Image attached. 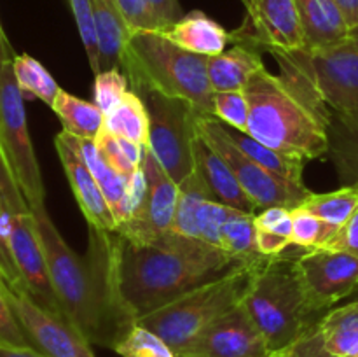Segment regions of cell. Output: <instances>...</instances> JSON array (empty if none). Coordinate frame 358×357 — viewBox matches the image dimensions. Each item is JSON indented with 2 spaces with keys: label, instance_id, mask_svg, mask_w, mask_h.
<instances>
[{
  "label": "cell",
  "instance_id": "14",
  "mask_svg": "<svg viewBox=\"0 0 358 357\" xmlns=\"http://www.w3.org/2000/svg\"><path fill=\"white\" fill-rule=\"evenodd\" d=\"M3 238L21 276L23 290H27L28 296L42 308L62 315L49 276L44 245L31 210L23 214H9L3 226Z\"/></svg>",
  "mask_w": 358,
  "mask_h": 357
},
{
  "label": "cell",
  "instance_id": "31",
  "mask_svg": "<svg viewBox=\"0 0 358 357\" xmlns=\"http://www.w3.org/2000/svg\"><path fill=\"white\" fill-rule=\"evenodd\" d=\"M206 200H213L212 192L194 170L182 184H178L177 209L171 231L182 237L198 238V212Z\"/></svg>",
  "mask_w": 358,
  "mask_h": 357
},
{
  "label": "cell",
  "instance_id": "39",
  "mask_svg": "<svg viewBox=\"0 0 358 357\" xmlns=\"http://www.w3.org/2000/svg\"><path fill=\"white\" fill-rule=\"evenodd\" d=\"M231 206L215 200H206L198 212V238L210 245L220 247V231L231 214Z\"/></svg>",
  "mask_w": 358,
  "mask_h": 357
},
{
  "label": "cell",
  "instance_id": "53",
  "mask_svg": "<svg viewBox=\"0 0 358 357\" xmlns=\"http://www.w3.org/2000/svg\"><path fill=\"white\" fill-rule=\"evenodd\" d=\"M350 300H358V289L355 290V293L352 294V298H350Z\"/></svg>",
  "mask_w": 358,
  "mask_h": 357
},
{
  "label": "cell",
  "instance_id": "24",
  "mask_svg": "<svg viewBox=\"0 0 358 357\" xmlns=\"http://www.w3.org/2000/svg\"><path fill=\"white\" fill-rule=\"evenodd\" d=\"M318 329L329 352L336 357H358V300L325 312Z\"/></svg>",
  "mask_w": 358,
  "mask_h": 357
},
{
  "label": "cell",
  "instance_id": "51",
  "mask_svg": "<svg viewBox=\"0 0 358 357\" xmlns=\"http://www.w3.org/2000/svg\"><path fill=\"white\" fill-rule=\"evenodd\" d=\"M348 38L358 48V28H355V30L350 31V37H348Z\"/></svg>",
  "mask_w": 358,
  "mask_h": 357
},
{
  "label": "cell",
  "instance_id": "52",
  "mask_svg": "<svg viewBox=\"0 0 358 357\" xmlns=\"http://www.w3.org/2000/svg\"><path fill=\"white\" fill-rule=\"evenodd\" d=\"M241 4H243V6H245V9H247V7L250 6V0H241Z\"/></svg>",
  "mask_w": 358,
  "mask_h": 357
},
{
  "label": "cell",
  "instance_id": "25",
  "mask_svg": "<svg viewBox=\"0 0 358 357\" xmlns=\"http://www.w3.org/2000/svg\"><path fill=\"white\" fill-rule=\"evenodd\" d=\"M77 147H79V153L80 156H83L84 163L87 164V168H90L91 174H93V177L96 178L98 186H100L101 192H103L110 210L114 212L119 226V224L126 219V198H128L129 178L117 174V172L103 160V156L100 154L98 147L94 146L93 140L79 139V136H77Z\"/></svg>",
  "mask_w": 358,
  "mask_h": 357
},
{
  "label": "cell",
  "instance_id": "42",
  "mask_svg": "<svg viewBox=\"0 0 358 357\" xmlns=\"http://www.w3.org/2000/svg\"><path fill=\"white\" fill-rule=\"evenodd\" d=\"M122 18H124L128 28L133 31H145L154 30L157 31L156 21L150 14L147 0H115Z\"/></svg>",
  "mask_w": 358,
  "mask_h": 357
},
{
  "label": "cell",
  "instance_id": "43",
  "mask_svg": "<svg viewBox=\"0 0 358 357\" xmlns=\"http://www.w3.org/2000/svg\"><path fill=\"white\" fill-rule=\"evenodd\" d=\"M287 357H336L334 354L329 352L325 349L324 338L318 329V324L308 332H304L289 350H287Z\"/></svg>",
  "mask_w": 358,
  "mask_h": 357
},
{
  "label": "cell",
  "instance_id": "36",
  "mask_svg": "<svg viewBox=\"0 0 358 357\" xmlns=\"http://www.w3.org/2000/svg\"><path fill=\"white\" fill-rule=\"evenodd\" d=\"M248 100L245 91H220L213 94V118L238 132L248 133Z\"/></svg>",
  "mask_w": 358,
  "mask_h": 357
},
{
  "label": "cell",
  "instance_id": "46",
  "mask_svg": "<svg viewBox=\"0 0 358 357\" xmlns=\"http://www.w3.org/2000/svg\"><path fill=\"white\" fill-rule=\"evenodd\" d=\"M0 275H2L6 286L13 287V289H23V284H21V276L17 273L16 265L13 261V255H10L9 247H7V241L3 238L2 231H0Z\"/></svg>",
  "mask_w": 358,
  "mask_h": 357
},
{
  "label": "cell",
  "instance_id": "33",
  "mask_svg": "<svg viewBox=\"0 0 358 357\" xmlns=\"http://www.w3.org/2000/svg\"><path fill=\"white\" fill-rule=\"evenodd\" d=\"M98 147L103 160L114 168L122 177H133L138 170H142L143 156H145V147L140 144L131 142L128 139L114 135L103 126L96 139L93 140Z\"/></svg>",
  "mask_w": 358,
  "mask_h": 357
},
{
  "label": "cell",
  "instance_id": "15",
  "mask_svg": "<svg viewBox=\"0 0 358 357\" xmlns=\"http://www.w3.org/2000/svg\"><path fill=\"white\" fill-rule=\"evenodd\" d=\"M233 42L257 49L296 51L306 48L296 0H250L243 27L233 34Z\"/></svg>",
  "mask_w": 358,
  "mask_h": 357
},
{
  "label": "cell",
  "instance_id": "4",
  "mask_svg": "<svg viewBox=\"0 0 358 357\" xmlns=\"http://www.w3.org/2000/svg\"><path fill=\"white\" fill-rule=\"evenodd\" d=\"M208 58L185 51L161 31H133L122 52L131 91L152 90L192 105L199 115H213L212 84L206 72Z\"/></svg>",
  "mask_w": 358,
  "mask_h": 357
},
{
  "label": "cell",
  "instance_id": "12",
  "mask_svg": "<svg viewBox=\"0 0 358 357\" xmlns=\"http://www.w3.org/2000/svg\"><path fill=\"white\" fill-rule=\"evenodd\" d=\"M296 265L311 308L325 314L358 289V258L336 248H296Z\"/></svg>",
  "mask_w": 358,
  "mask_h": 357
},
{
  "label": "cell",
  "instance_id": "55",
  "mask_svg": "<svg viewBox=\"0 0 358 357\" xmlns=\"http://www.w3.org/2000/svg\"><path fill=\"white\" fill-rule=\"evenodd\" d=\"M0 284H6V282H3V279H2V275H0Z\"/></svg>",
  "mask_w": 358,
  "mask_h": 357
},
{
  "label": "cell",
  "instance_id": "28",
  "mask_svg": "<svg viewBox=\"0 0 358 357\" xmlns=\"http://www.w3.org/2000/svg\"><path fill=\"white\" fill-rule=\"evenodd\" d=\"M105 128L114 135L140 146H149V112L142 97L129 90L122 100L105 115Z\"/></svg>",
  "mask_w": 358,
  "mask_h": 357
},
{
  "label": "cell",
  "instance_id": "40",
  "mask_svg": "<svg viewBox=\"0 0 358 357\" xmlns=\"http://www.w3.org/2000/svg\"><path fill=\"white\" fill-rule=\"evenodd\" d=\"M0 198H2L3 206L9 214H23L30 212L27 200L21 195L16 181L13 177L9 164H7L6 156H3L2 146H0Z\"/></svg>",
  "mask_w": 358,
  "mask_h": 357
},
{
  "label": "cell",
  "instance_id": "45",
  "mask_svg": "<svg viewBox=\"0 0 358 357\" xmlns=\"http://www.w3.org/2000/svg\"><path fill=\"white\" fill-rule=\"evenodd\" d=\"M322 248H336V251H346L355 254L358 258V209L355 210L348 223L339 227L331 241Z\"/></svg>",
  "mask_w": 358,
  "mask_h": 357
},
{
  "label": "cell",
  "instance_id": "1",
  "mask_svg": "<svg viewBox=\"0 0 358 357\" xmlns=\"http://www.w3.org/2000/svg\"><path fill=\"white\" fill-rule=\"evenodd\" d=\"M31 214L62 315L91 345L115 350L138 324L122 293L119 233L90 226L87 251L83 258L59 234L45 205L31 209Z\"/></svg>",
  "mask_w": 358,
  "mask_h": 357
},
{
  "label": "cell",
  "instance_id": "32",
  "mask_svg": "<svg viewBox=\"0 0 358 357\" xmlns=\"http://www.w3.org/2000/svg\"><path fill=\"white\" fill-rule=\"evenodd\" d=\"M13 72L24 98H38L51 107L62 88L38 59L30 55H14Z\"/></svg>",
  "mask_w": 358,
  "mask_h": 357
},
{
  "label": "cell",
  "instance_id": "23",
  "mask_svg": "<svg viewBox=\"0 0 358 357\" xmlns=\"http://www.w3.org/2000/svg\"><path fill=\"white\" fill-rule=\"evenodd\" d=\"M329 160L343 186L358 182V112L334 114L329 128Z\"/></svg>",
  "mask_w": 358,
  "mask_h": 357
},
{
  "label": "cell",
  "instance_id": "16",
  "mask_svg": "<svg viewBox=\"0 0 358 357\" xmlns=\"http://www.w3.org/2000/svg\"><path fill=\"white\" fill-rule=\"evenodd\" d=\"M245 308L236 307L205 329L178 357H276Z\"/></svg>",
  "mask_w": 358,
  "mask_h": 357
},
{
  "label": "cell",
  "instance_id": "17",
  "mask_svg": "<svg viewBox=\"0 0 358 357\" xmlns=\"http://www.w3.org/2000/svg\"><path fill=\"white\" fill-rule=\"evenodd\" d=\"M55 147L87 226L105 231L117 230V219H115L114 212L108 206L96 178L93 177L80 156L79 147H77V136L62 130L55 136Z\"/></svg>",
  "mask_w": 358,
  "mask_h": 357
},
{
  "label": "cell",
  "instance_id": "10",
  "mask_svg": "<svg viewBox=\"0 0 358 357\" xmlns=\"http://www.w3.org/2000/svg\"><path fill=\"white\" fill-rule=\"evenodd\" d=\"M280 52L334 114L358 112V48L352 41L327 49H296ZM268 51V52H271Z\"/></svg>",
  "mask_w": 358,
  "mask_h": 357
},
{
  "label": "cell",
  "instance_id": "38",
  "mask_svg": "<svg viewBox=\"0 0 358 357\" xmlns=\"http://www.w3.org/2000/svg\"><path fill=\"white\" fill-rule=\"evenodd\" d=\"M72 7L73 18H76L77 30H79L80 41H83L84 49H86L87 62H90L91 72L96 76L100 72V49H98L96 27H94L93 7L91 0H69Z\"/></svg>",
  "mask_w": 358,
  "mask_h": 357
},
{
  "label": "cell",
  "instance_id": "50",
  "mask_svg": "<svg viewBox=\"0 0 358 357\" xmlns=\"http://www.w3.org/2000/svg\"><path fill=\"white\" fill-rule=\"evenodd\" d=\"M7 216H9V212H7V210H6L2 198H0V231H2V234H3V226H6Z\"/></svg>",
  "mask_w": 358,
  "mask_h": 357
},
{
  "label": "cell",
  "instance_id": "37",
  "mask_svg": "<svg viewBox=\"0 0 358 357\" xmlns=\"http://www.w3.org/2000/svg\"><path fill=\"white\" fill-rule=\"evenodd\" d=\"M129 91V80L121 69L101 70L94 76L93 102L101 108L105 115L122 100Z\"/></svg>",
  "mask_w": 358,
  "mask_h": 357
},
{
  "label": "cell",
  "instance_id": "44",
  "mask_svg": "<svg viewBox=\"0 0 358 357\" xmlns=\"http://www.w3.org/2000/svg\"><path fill=\"white\" fill-rule=\"evenodd\" d=\"M147 6L156 21L157 31L168 30L184 16L178 0H147Z\"/></svg>",
  "mask_w": 358,
  "mask_h": 357
},
{
  "label": "cell",
  "instance_id": "22",
  "mask_svg": "<svg viewBox=\"0 0 358 357\" xmlns=\"http://www.w3.org/2000/svg\"><path fill=\"white\" fill-rule=\"evenodd\" d=\"M101 70L121 69L122 52L131 30L126 24L115 0H91Z\"/></svg>",
  "mask_w": 358,
  "mask_h": 357
},
{
  "label": "cell",
  "instance_id": "26",
  "mask_svg": "<svg viewBox=\"0 0 358 357\" xmlns=\"http://www.w3.org/2000/svg\"><path fill=\"white\" fill-rule=\"evenodd\" d=\"M51 108L62 121L63 132L79 139L94 140L105 126V114L94 102L77 98L63 90H59Z\"/></svg>",
  "mask_w": 358,
  "mask_h": 357
},
{
  "label": "cell",
  "instance_id": "2",
  "mask_svg": "<svg viewBox=\"0 0 358 357\" xmlns=\"http://www.w3.org/2000/svg\"><path fill=\"white\" fill-rule=\"evenodd\" d=\"M269 55L278 63L280 74L262 66L243 90L250 108L248 135L304 161L325 158L332 111L280 52Z\"/></svg>",
  "mask_w": 358,
  "mask_h": 357
},
{
  "label": "cell",
  "instance_id": "5",
  "mask_svg": "<svg viewBox=\"0 0 358 357\" xmlns=\"http://www.w3.org/2000/svg\"><path fill=\"white\" fill-rule=\"evenodd\" d=\"M285 252L261 259L250 289L241 301L275 354L289 350L324 315L315 312L308 301L297 272L296 252Z\"/></svg>",
  "mask_w": 358,
  "mask_h": 357
},
{
  "label": "cell",
  "instance_id": "48",
  "mask_svg": "<svg viewBox=\"0 0 358 357\" xmlns=\"http://www.w3.org/2000/svg\"><path fill=\"white\" fill-rule=\"evenodd\" d=\"M0 357H45L31 346H16L0 343Z\"/></svg>",
  "mask_w": 358,
  "mask_h": 357
},
{
  "label": "cell",
  "instance_id": "13",
  "mask_svg": "<svg viewBox=\"0 0 358 357\" xmlns=\"http://www.w3.org/2000/svg\"><path fill=\"white\" fill-rule=\"evenodd\" d=\"M2 289L31 349L45 357H96L91 343L65 317L42 308L27 290L6 284Z\"/></svg>",
  "mask_w": 358,
  "mask_h": 357
},
{
  "label": "cell",
  "instance_id": "6",
  "mask_svg": "<svg viewBox=\"0 0 358 357\" xmlns=\"http://www.w3.org/2000/svg\"><path fill=\"white\" fill-rule=\"evenodd\" d=\"M261 259L243 262L227 275L203 284L164 307L142 315L138 324L156 332L178 356L208 326L240 307Z\"/></svg>",
  "mask_w": 358,
  "mask_h": 357
},
{
  "label": "cell",
  "instance_id": "3",
  "mask_svg": "<svg viewBox=\"0 0 358 357\" xmlns=\"http://www.w3.org/2000/svg\"><path fill=\"white\" fill-rule=\"evenodd\" d=\"M243 262L248 261L233 258L215 245L182 237L173 231L149 245L122 240V293L140 318L203 284L227 275Z\"/></svg>",
  "mask_w": 358,
  "mask_h": 357
},
{
  "label": "cell",
  "instance_id": "54",
  "mask_svg": "<svg viewBox=\"0 0 358 357\" xmlns=\"http://www.w3.org/2000/svg\"><path fill=\"white\" fill-rule=\"evenodd\" d=\"M276 357H287V350H285V352H280Z\"/></svg>",
  "mask_w": 358,
  "mask_h": 357
},
{
  "label": "cell",
  "instance_id": "47",
  "mask_svg": "<svg viewBox=\"0 0 358 357\" xmlns=\"http://www.w3.org/2000/svg\"><path fill=\"white\" fill-rule=\"evenodd\" d=\"M350 31L358 28V0H336Z\"/></svg>",
  "mask_w": 358,
  "mask_h": 357
},
{
  "label": "cell",
  "instance_id": "9",
  "mask_svg": "<svg viewBox=\"0 0 358 357\" xmlns=\"http://www.w3.org/2000/svg\"><path fill=\"white\" fill-rule=\"evenodd\" d=\"M196 132L229 164L243 191L257 205L259 210L269 209V206L294 209V206L303 205L313 192L310 188H306V184H292V182L283 181L252 161L231 140L226 126L213 115H198Z\"/></svg>",
  "mask_w": 358,
  "mask_h": 357
},
{
  "label": "cell",
  "instance_id": "34",
  "mask_svg": "<svg viewBox=\"0 0 358 357\" xmlns=\"http://www.w3.org/2000/svg\"><path fill=\"white\" fill-rule=\"evenodd\" d=\"M290 216H292V245L301 251L325 247L338 233V227L324 223L320 217L313 216L303 206L290 209Z\"/></svg>",
  "mask_w": 358,
  "mask_h": 357
},
{
  "label": "cell",
  "instance_id": "18",
  "mask_svg": "<svg viewBox=\"0 0 358 357\" xmlns=\"http://www.w3.org/2000/svg\"><path fill=\"white\" fill-rule=\"evenodd\" d=\"M194 170L203 178L215 202L247 214H255L259 210L243 191L229 164L199 135L194 142Z\"/></svg>",
  "mask_w": 358,
  "mask_h": 357
},
{
  "label": "cell",
  "instance_id": "20",
  "mask_svg": "<svg viewBox=\"0 0 358 357\" xmlns=\"http://www.w3.org/2000/svg\"><path fill=\"white\" fill-rule=\"evenodd\" d=\"M171 42L180 46L185 51L196 52L210 58L226 51L227 44L233 42V34L226 30L203 10H191L182 16L177 23L168 30L161 31Z\"/></svg>",
  "mask_w": 358,
  "mask_h": 357
},
{
  "label": "cell",
  "instance_id": "21",
  "mask_svg": "<svg viewBox=\"0 0 358 357\" xmlns=\"http://www.w3.org/2000/svg\"><path fill=\"white\" fill-rule=\"evenodd\" d=\"M261 52L257 48L245 42H236L231 49L215 56H210L206 62V72L212 90L220 91H243L252 74L262 69Z\"/></svg>",
  "mask_w": 358,
  "mask_h": 357
},
{
  "label": "cell",
  "instance_id": "8",
  "mask_svg": "<svg viewBox=\"0 0 358 357\" xmlns=\"http://www.w3.org/2000/svg\"><path fill=\"white\" fill-rule=\"evenodd\" d=\"M0 146L30 210L45 205L44 182L28 132L24 97L13 72V59L0 66Z\"/></svg>",
  "mask_w": 358,
  "mask_h": 357
},
{
  "label": "cell",
  "instance_id": "29",
  "mask_svg": "<svg viewBox=\"0 0 358 357\" xmlns=\"http://www.w3.org/2000/svg\"><path fill=\"white\" fill-rule=\"evenodd\" d=\"M220 248L241 261H255L264 258L259 252L255 214L231 210L220 231Z\"/></svg>",
  "mask_w": 358,
  "mask_h": 357
},
{
  "label": "cell",
  "instance_id": "19",
  "mask_svg": "<svg viewBox=\"0 0 358 357\" xmlns=\"http://www.w3.org/2000/svg\"><path fill=\"white\" fill-rule=\"evenodd\" d=\"M304 49H327L348 41L350 28L336 0H296Z\"/></svg>",
  "mask_w": 358,
  "mask_h": 357
},
{
  "label": "cell",
  "instance_id": "7",
  "mask_svg": "<svg viewBox=\"0 0 358 357\" xmlns=\"http://www.w3.org/2000/svg\"><path fill=\"white\" fill-rule=\"evenodd\" d=\"M149 112V149L175 184L194 172V142L198 112L180 98L152 90L138 91Z\"/></svg>",
  "mask_w": 358,
  "mask_h": 357
},
{
  "label": "cell",
  "instance_id": "11",
  "mask_svg": "<svg viewBox=\"0 0 358 357\" xmlns=\"http://www.w3.org/2000/svg\"><path fill=\"white\" fill-rule=\"evenodd\" d=\"M142 170L145 175L142 202L115 230L122 240L135 245H149L170 233L178 198V184L157 163L149 147H145Z\"/></svg>",
  "mask_w": 358,
  "mask_h": 357
},
{
  "label": "cell",
  "instance_id": "27",
  "mask_svg": "<svg viewBox=\"0 0 358 357\" xmlns=\"http://www.w3.org/2000/svg\"><path fill=\"white\" fill-rule=\"evenodd\" d=\"M226 130L227 133H229L231 140H233V142L236 144L252 161L261 164L264 170L271 172L273 175H276V177L283 178V181L287 182H292V184H304V160L280 153V150L259 142L257 139H254V136L248 135V133L238 132V130L229 128V126H226Z\"/></svg>",
  "mask_w": 358,
  "mask_h": 357
},
{
  "label": "cell",
  "instance_id": "30",
  "mask_svg": "<svg viewBox=\"0 0 358 357\" xmlns=\"http://www.w3.org/2000/svg\"><path fill=\"white\" fill-rule=\"evenodd\" d=\"M299 206L339 230L358 209V182L341 186L331 192H311L310 198Z\"/></svg>",
  "mask_w": 358,
  "mask_h": 357
},
{
  "label": "cell",
  "instance_id": "35",
  "mask_svg": "<svg viewBox=\"0 0 358 357\" xmlns=\"http://www.w3.org/2000/svg\"><path fill=\"white\" fill-rule=\"evenodd\" d=\"M114 352L121 357H178L163 338L140 324L131 329Z\"/></svg>",
  "mask_w": 358,
  "mask_h": 357
},
{
  "label": "cell",
  "instance_id": "49",
  "mask_svg": "<svg viewBox=\"0 0 358 357\" xmlns=\"http://www.w3.org/2000/svg\"><path fill=\"white\" fill-rule=\"evenodd\" d=\"M13 58H14L13 48H10L9 41H7V37H6V31H3L2 24H0V66Z\"/></svg>",
  "mask_w": 358,
  "mask_h": 357
},
{
  "label": "cell",
  "instance_id": "41",
  "mask_svg": "<svg viewBox=\"0 0 358 357\" xmlns=\"http://www.w3.org/2000/svg\"><path fill=\"white\" fill-rule=\"evenodd\" d=\"M2 286L3 284H0V343L16 346H31L27 335L21 329L20 322H17L16 315H14L13 308L7 303Z\"/></svg>",
  "mask_w": 358,
  "mask_h": 357
}]
</instances>
